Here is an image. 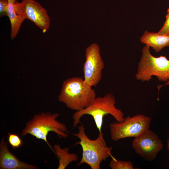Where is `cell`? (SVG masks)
I'll list each match as a JSON object with an SVG mask.
<instances>
[{
	"label": "cell",
	"mask_w": 169,
	"mask_h": 169,
	"mask_svg": "<svg viewBox=\"0 0 169 169\" xmlns=\"http://www.w3.org/2000/svg\"><path fill=\"white\" fill-rule=\"evenodd\" d=\"M85 130L82 125L78 127L77 133L72 134L80 140L75 145H80L82 150V157L78 165L85 163L92 169H99L102 161L109 156L113 157L111 153L112 147L107 146L102 132H99L97 138L92 140L87 136Z\"/></svg>",
	"instance_id": "cell-1"
},
{
	"label": "cell",
	"mask_w": 169,
	"mask_h": 169,
	"mask_svg": "<svg viewBox=\"0 0 169 169\" xmlns=\"http://www.w3.org/2000/svg\"><path fill=\"white\" fill-rule=\"evenodd\" d=\"M96 97L95 90L81 77H74L64 81L59 96V101L76 111L89 106Z\"/></svg>",
	"instance_id": "cell-2"
},
{
	"label": "cell",
	"mask_w": 169,
	"mask_h": 169,
	"mask_svg": "<svg viewBox=\"0 0 169 169\" xmlns=\"http://www.w3.org/2000/svg\"><path fill=\"white\" fill-rule=\"evenodd\" d=\"M115 104V98L111 94H107L102 97H96L89 106L73 114V127H75L80 123L81 117L85 115L92 117L99 132H102L103 118L105 115L110 114L117 122L123 121L125 119L124 113L116 107Z\"/></svg>",
	"instance_id": "cell-3"
},
{
	"label": "cell",
	"mask_w": 169,
	"mask_h": 169,
	"mask_svg": "<svg viewBox=\"0 0 169 169\" xmlns=\"http://www.w3.org/2000/svg\"><path fill=\"white\" fill-rule=\"evenodd\" d=\"M59 115V114L57 113L52 114L42 112L35 115L27 123L21 133L22 136H24L29 134L37 139L44 141L54 152V150L47 139L49 133L54 132L60 137L66 138L68 136L65 133L67 131L66 126L56 120Z\"/></svg>",
	"instance_id": "cell-4"
},
{
	"label": "cell",
	"mask_w": 169,
	"mask_h": 169,
	"mask_svg": "<svg viewBox=\"0 0 169 169\" xmlns=\"http://www.w3.org/2000/svg\"><path fill=\"white\" fill-rule=\"evenodd\" d=\"M149 48L145 45L142 49L135 75L136 79L143 82L148 81L155 76L160 81L167 82L169 80V60L165 56H154Z\"/></svg>",
	"instance_id": "cell-5"
},
{
	"label": "cell",
	"mask_w": 169,
	"mask_h": 169,
	"mask_svg": "<svg viewBox=\"0 0 169 169\" xmlns=\"http://www.w3.org/2000/svg\"><path fill=\"white\" fill-rule=\"evenodd\" d=\"M151 118L142 114L128 116L121 122L110 124L111 139L116 141L127 137H136L149 129Z\"/></svg>",
	"instance_id": "cell-6"
},
{
	"label": "cell",
	"mask_w": 169,
	"mask_h": 169,
	"mask_svg": "<svg viewBox=\"0 0 169 169\" xmlns=\"http://www.w3.org/2000/svg\"><path fill=\"white\" fill-rule=\"evenodd\" d=\"M85 56L83 66L84 81L89 86H95L101 79L104 67L99 45L95 43L90 45L86 49Z\"/></svg>",
	"instance_id": "cell-7"
},
{
	"label": "cell",
	"mask_w": 169,
	"mask_h": 169,
	"mask_svg": "<svg viewBox=\"0 0 169 169\" xmlns=\"http://www.w3.org/2000/svg\"><path fill=\"white\" fill-rule=\"evenodd\" d=\"M15 8L18 13L26 19L33 22L43 33L50 27V18L46 10L38 2L34 0L16 1Z\"/></svg>",
	"instance_id": "cell-8"
},
{
	"label": "cell",
	"mask_w": 169,
	"mask_h": 169,
	"mask_svg": "<svg viewBox=\"0 0 169 169\" xmlns=\"http://www.w3.org/2000/svg\"><path fill=\"white\" fill-rule=\"evenodd\" d=\"M132 147L135 152L145 160L151 161L163 149V145L156 134L149 129L134 138Z\"/></svg>",
	"instance_id": "cell-9"
},
{
	"label": "cell",
	"mask_w": 169,
	"mask_h": 169,
	"mask_svg": "<svg viewBox=\"0 0 169 169\" xmlns=\"http://www.w3.org/2000/svg\"><path fill=\"white\" fill-rule=\"evenodd\" d=\"M0 168L36 169L37 167L19 160L8 150L7 143L2 138L0 145Z\"/></svg>",
	"instance_id": "cell-10"
},
{
	"label": "cell",
	"mask_w": 169,
	"mask_h": 169,
	"mask_svg": "<svg viewBox=\"0 0 169 169\" xmlns=\"http://www.w3.org/2000/svg\"><path fill=\"white\" fill-rule=\"evenodd\" d=\"M140 40L146 45L152 48L156 53L166 47L169 46V35H161L157 33L146 31Z\"/></svg>",
	"instance_id": "cell-11"
},
{
	"label": "cell",
	"mask_w": 169,
	"mask_h": 169,
	"mask_svg": "<svg viewBox=\"0 0 169 169\" xmlns=\"http://www.w3.org/2000/svg\"><path fill=\"white\" fill-rule=\"evenodd\" d=\"M16 1V0H8L7 16L11 24V39L17 36L22 23L26 19L18 13L15 6Z\"/></svg>",
	"instance_id": "cell-12"
},
{
	"label": "cell",
	"mask_w": 169,
	"mask_h": 169,
	"mask_svg": "<svg viewBox=\"0 0 169 169\" xmlns=\"http://www.w3.org/2000/svg\"><path fill=\"white\" fill-rule=\"evenodd\" d=\"M54 152L59 158L58 169H64L70 163L76 161L78 159L76 154L69 152L68 148H62L59 145L56 144L54 146Z\"/></svg>",
	"instance_id": "cell-13"
},
{
	"label": "cell",
	"mask_w": 169,
	"mask_h": 169,
	"mask_svg": "<svg viewBox=\"0 0 169 169\" xmlns=\"http://www.w3.org/2000/svg\"><path fill=\"white\" fill-rule=\"evenodd\" d=\"M109 166L111 169H133V163L129 161L120 160L112 158L110 162Z\"/></svg>",
	"instance_id": "cell-14"
},
{
	"label": "cell",
	"mask_w": 169,
	"mask_h": 169,
	"mask_svg": "<svg viewBox=\"0 0 169 169\" xmlns=\"http://www.w3.org/2000/svg\"><path fill=\"white\" fill-rule=\"evenodd\" d=\"M8 140L9 143L14 149L19 148L23 145L21 138L16 134L8 133Z\"/></svg>",
	"instance_id": "cell-15"
},
{
	"label": "cell",
	"mask_w": 169,
	"mask_h": 169,
	"mask_svg": "<svg viewBox=\"0 0 169 169\" xmlns=\"http://www.w3.org/2000/svg\"><path fill=\"white\" fill-rule=\"evenodd\" d=\"M157 33L161 35H169V9L168 8L167 9L165 23L162 28Z\"/></svg>",
	"instance_id": "cell-16"
},
{
	"label": "cell",
	"mask_w": 169,
	"mask_h": 169,
	"mask_svg": "<svg viewBox=\"0 0 169 169\" xmlns=\"http://www.w3.org/2000/svg\"><path fill=\"white\" fill-rule=\"evenodd\" d=\"M8 0H0V16L8 15Z\"/></svg>",
	"instance_id": "cell-17"
},
{
	"label": "cell",
	"mask_w": 169,
	"mask_h": 169,
	"mask_svg": "<svg viewBox=\"0 0 169 169\" xmlns=\"http://www.w3.org/2000/svg\"><path fill=\"white\" fill-rule=\"evenodd\" d=\"M166 85H169V80L167 82H166V83L164 84L159 85V86L158 87L159 88V89H160L161 87L162 86Z\"/></svg>",
	"instance_id": "cell-18"
},
{
	"label": "cell",
	"mask_w": 169,
	"mask_h": 169,
	"mask_svg": "<svg viewBox=\"0 0 169 169\" xmlns=\"http://www.w3.org/2000/svg\"><path fill=\"white\" fill-rule=\"evenodd\" d=\"M167 148L169 151V139L167 141Z\"/></svg>",
	"instance_id": "cell-19"
},
{
	"label": "cell",
	"mask_w": 169,
	"mask_h": 169,
	"mask_svg": "<svg viewBox=\"0 0 169 169\" xmlns=\"http://www.w3.org/2000/svg\"><path fill=\"white\" fill-rule=\"evenodd\" d=\"M168 9H169V8H168Z\"/></svg>",
	"instance_id": "cell-20"
}]
</instances>
